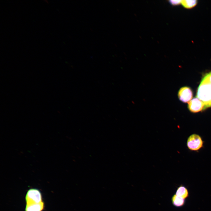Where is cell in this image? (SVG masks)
<instances>
[{"instance_id":"4","label":"cell","mask_w":211,"mask_h":211,"mask_svg":"<svg viewBox=\"0 0 211 211\" xmlns=\"http://www.w3.org/2000/svg\"><path fill=\"white\" fill-rule=\"evenodd\" d=\"M193 93L191 89L189 87L184 86L179 90L178 96L179 99L184 103H187L191 100Z\"/></svg>"},{"instance_id":"3","label":"cell","mask_w":211,"mask_h":211,"mask_svg":"<svg viewBox=\"0 0 211 211\" xmlns=\"http://www.w3.org/2000/svg\"><path fill=\"white\" fill-rule=\"evenodd\" d=\"M26 204L40 203L43 202L40 191L36 188H31L27 192L25 197Z\"/></svg>"},{"instance_id":"10","label":"cell","mask_w":211,"mask_h":211,"mask_svg":"<svg viewBox=\"0 0 211 211\" xmlns=\"http://www.w3.org/2000/svg\"><path fill=\"white\" fill-rule=\"evenodd\" d=\"M169 2L171 4L176 5L181 4V0H170Z\"/></svg>"},{"instance_id":"2","label":"cell","mask_w":211,"mask_h":211,"mask_svg":"<svg viewBox=\"0 0 211 211\" xmlns=\"http://www.w3.org/2000/svg\"><path fill=\"white\" fill-rule=\"evenodd\" d=\"M204 142L199 135L194 133L188 137L186 145L188 149L193 151L198 152L203 147Z\"/></svg>"},{"instance_id":"8","label":"cell","mask_w":211,"mask_h":211,"mask_svg":"<svg viewBox=\"0 0 211 211\" xmlns=\"http://www.w3.org/2000/svg\"><path fill=\"white\" fill-rule=\"evenodd\" d=\"M186 200L175 194L172 196L171 198L172 205L176 207H181L184 206L186 203Z\"/></svg>"},{"instance_id":"6","label":"cell","mask_w":211,"mask_h":211,"mask_svg":"<svg viewBox=\"0 0 211 211\" xmlns=\"http://www.w3.org/2000/svg\"><path fill=\"white\" fill-rule=\"evenodd\" d=\"M43 202L40 203L26 204L25 211H42L44 208Z\"/></svg>"},{"instance_id":"5","label":"cell","mask_w":211,"mask_h":211,"mask_svg":"<svg viewBox=\"0 0 211 211\" xmlns=\"http://www.w3.org/2000/svg\"><path fill=\"white\" fill-rule=\"evenodd\" d=\"M204 107L203 103L198 98H194L188 103V107L192 113H198L203 110Z\"/></svg>"},{"instance_id":"7","label":"cell","mask_w":211,"mask_h":211,"mask_svg":"<svg viewBox=\"0 0 211 211\" xmlns=\"http://www.w3.org/2000/svg\"><path fill=\"white\" fill-rule=\"evenodd\" d=\"M175 194L185 199L189 196V193L187 188L183 185H181L178 187Z\"/></svg>"},{"instance_id":"1","label":"cell","mask_w":211,"mask_h":211,"mask_svg":"<svg viewBox=\"0 0 211 211\" xmlns=\"http://www.w3.org/2000/svg\"><path fill=\"white\" fill-rule=\"evenodd\" d=\"M196 97L204 104L203 110L211 107V71L205 74L198 88Z\"/></svg>"},{"instance_id":"9","label":"cell","mask_w":211,"mask_h":211,"mask_svg":"<svg viewBox=\"0 0 211 211\" xmlns=\"http://www.w3.org/2000/svg\"><path fill=\"white\" fill-rule=\"evenodd\" d=\"M197 1L193 0H181V4L183 6L187 8H190L194 7L197 4Z\"/></svg>"}]
</instances>
